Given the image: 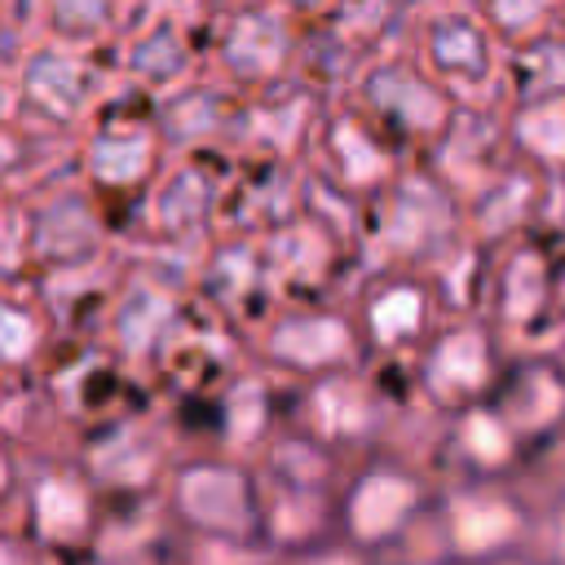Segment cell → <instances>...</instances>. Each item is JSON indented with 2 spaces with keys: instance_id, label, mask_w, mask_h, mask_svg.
<instances>
[{
  "instance_id": "52a82bcc",
  "label": "cell",
  "mask_w": 565,
  "mask_h": 565,
  "mask_svg": "<svg viewBox=\"0 0 565 565\" xmlns=\"http://www.w3.org/2000/svg\"><path fill=\"white\" fill-rule=\"evenodd\" d=\"M437 552L459 565H486L494 556L534 547L539 503L516 481H450L433 503Z\"/></svg>"
},
{
  "instance_id": "ffe728a7",
  "label": "cell",
  "mask_w": 565,
  "mask_h": 565,
  "mask_svg": "<svg viewBox=\"0 0 565 565\" xmlns=\"http://www.w3.org/2000/svg\"><path fill=\"white\" fill-rule=\"evenodd\" d=\"M388 556H375V552H366V547H353V543H344L340 534L335 539H322V543H313V547H300V552H287V556H278V565H384Z\"/></svg>"
},
{
  "instance_id": "5bb4252c",
  "label": "cell",
  "mask_w": 565,
  "mask_h": 565,
  "mask_svg": "<svg viewBox=\"0 0 565 565\" xmlns=\"http://www.w3.org/2000/svg\"><path fill=\"white\" fill-rule=\"evenodd\" d=\"M490 402L539 455L565 437V353L552 344H516L503 358Z\"/></svg>"
},
{
  "instance_id": "4316f807",
  "label": "cell",
  "mask_w": 565,
  "mask_h": 565,
  "mask_svg": "<svg viewBox=\"0 0 565 565\" xmlns=\"http://www.w3.org/2000/svg\"><path fill=\"white\" fill-rule=\"evenodd\" d=\"M561 450H565V437H561Z\"/></svg>"
},
{
  "instance_id": "7a4b0ae2",
  "label": "cell",
  "mask_w": 565,
  "mask_h": 565,
  "mask_svg": "<svg viewBox=\"0 0 565 565\" xmlns=\"http://www.w3.org/2000/svg\"><path fill=\"white\" fill-rule=\"evenodd\" d=\"M468 207L463 194L428 163H402L388 190L366 207L362 238L375 247L380 260L437 269L450 252L468 238Z\"/></svg>"
},
{
  "instance_id": "8fae6325",
  "label": "cell",
  "mask_w": 565,
  "mask_h": 565,
  "mask_svg": "<svg viewBox=\"0 0 565 565\" xmlns=\"http://www.w3.org/2000/svg\"><path fill=\"white\" fill-rule=\"evenodd\" d=\"M177 512L207 543L265 547V481L243 455L190 459L177 472Z\"/></svg>"
},
{
  "instance_id": "d4e9b609",
  "label": "cell",
  "mask_w": 565,
  "mask_h": 565,
  "mask_svg": "<svg viewBox=\"0 0 565 565\" xmlns=\"http://www.w3.org/2000/svg\"><path fill=\"white\" fill-rule=\"evenodd\" d=\"M561 190H565V177H561ZM556 225H561V234H565V194H561V216H556Z\"/></svg>"
},
{
  "instance_id": "3957f363",
  "label": "cell",
  "mask_w": 565,
  "mask_h": 565,
  "mask_svg": "<svg viewBox=\"0 0 565 565\" xmlns=\"http://www.w3.org/2000/svg\"><path fill=\"white\" fill-rule=\"evenodd\" d=\"M402 163L406 159L397 141L349 93L327 97L313 124L309 150H305V172L322 194L344 199L366 212L388 190V181L402 172Z\"/></svg>"
},
{
  "instance_id": "9c48e42d",
  "label": "cell",
  "mask_w": 565,
  "mask_h": 565,
  "mask_svg": "<svg viewBox=\"0 0 565 565\" xmlns=\"http://www.w3.org/2000/svg\"><path fill=\"white\" fill-rule=\"evenodd\" d=\"M415 62L463 102H494L503 79V44L468 0L428 4L406 26Z\"/></svg>"
},
{
  "instance_id": "6da1fadb",
  "label": "cell",
  "mask_w": 565,
  "mask_h": 565,
  "mask_svg": "<svg viewBox=\"0 0 565 565\" xmlns=\"http://www.w3.org/2000/svg\"><path fill=\"white\" fill-rule=\"evenodd\" d=\"M433 477L411 455L384 441L344 463V477L335 486V534L353 547L388 556L433 516Z\"/></svg>"
},
{
  "instance_id": "ac0fdd59",
  "label": "cell",
  "mask_w": 565,
  "mask_h": 565,
  "mask_svg": "<svg viewBox=\"0 0 565 565\" xmlns=\"http://www.w3.org/2000/svg\"><path fill=\"white\" fill-rule=\"evenodd\" d=\"M503 106L534 97H565V26H552L525 44L503 49Z\"/></svg>"
},
{
  "instance_id": "484cf974",
  "label": "cell",
  "mask_w": 565,
  "mask_h": 565,
  "mask_svg": "<svg viewBox=\"0 0 565 565\" xmlns=\"http://www.w3.org/2000/svg\"><path fill=\"white\" fill-rule=\"evenodd\" d=\"M561 26H565V0H561Z\"/></svg>"
},
{
  "instance_id": "9a60e30c",
  "label": "cell",
  "mask_w": 565,
  "mask_h": 565,
  "mask_svg": "<svg viewBox=\"0 0 565 565\" xmlns=\"http://www.w3.org/2000/svg\"><path fill=\"white\" fill-rule=\"evenodd\" d=\"M441 459L450 481H516L530 468L534 450L486 397L455 415H441Z\"/></svg>"
},
{
  "instance_id": "d6986e66",
  "label": "cell",
  "mask_w": 565,
  "mask_h": 565,
  "mask_svg": "<svg viewBox=\"0 0 565 565\" xmlns=\"http://www.w3.org/2000/svg\"><path fill=\"white\" fill-rule=\"evenodd\" d=\"M503 49L561 26V0H468Z\"/></svg>"
},
{
  "instance_id": "e0dca14e",
  "label": "cell",
  "mask_w": 565,
  "mask_h": 565,
  "mask_svg": "<svg viewBox=\"0 0 565 565\" xmlns=\"http://www.w3.org/2000/svg\"><path fill=\"white\" fill-rule=\"evenodd\" d=\"M503 132L512 159L565 177V97H534L503 106Z\"/></svg>"
},
{
  "instance_id": "603a6c76",
  "label": "cell",
  "mask_w": 565,
  "mask_h": 565,
  "mask_svg": "<svg viewBox=\"0 0 565 565\" xmlns=\"http://www.w3.org/2000/svg\"><path fill=\"white\" fill-rule=\"evenodd\" d=\"M486 565H552L543 552H534V547H521V552H508V556H494V561H486Z\"/></svg>"
},
{
  "instance_id": "4fadbf2b",
  "label": "cell",
  "mask_w": 565,
  "mask_h": 565,
  "mask_svg": "<svg viewBox=\"0 0 565 565\" xmlns=\"http://www.w3.org/2000/svg\"><path fill=\"white\" fill-rule=\"evenodd\" d=\"M305 22H296L278 0H247L225 13L216 35V62L225 79L247 97L300 71Z\"/></svg>"
},
{
  "instance_id": "2e32d148",
  "label": "cell",
  "mask_w": 565,
  "mask_h": 565,
  "mask_svg": "<svg viewBox=\"0 0 565 565\" xmlns=\"http://www.w3.org/2000/svg\"><path fill=\"white\" fill-rule=\"evenodd\" d=\"M322 539H335V490L265 481V547L274 556H287Z\"/></svg>"
},
{
  "instance_id": "ba28073f",
  "label": "cell",
  "mask_w": 565,
  "mask_h": 565,
  "mask_svg": "<svg viewBox=\"0 0 565 565\" xmlns=\"http://www.w3.org/2000/svg\"><path fill=\"white\" fill-rule=\"evenodd\" d=\"M503 358H508V340L481 309L446 313L433 327V335L415 349L411 380H415L419 402L433 415H455L494 393Z\"/></svg>"
},
{
  "instance_id": "8992f818",
  "label": "cell",
  "mask_w": 565,
  "mask_h": 565,
  "mask_svg": "<svg viewBox=\"0 0 565 565\" xmlns=\"http://www.w3.org/2000/svg\"><path fill=\"white\" fill-rule=\"evenodd\" d=\"M349 97L397 141L402 154L406 150L428 154L441 141V132L455 124V115L463 110V97L437 84L406 44L371 57L349 84Z\"/></svg>"
},
{
  "instance_id": "30bf717a",
  "label": "cell",
  "mask_w": 565,
  "mask_h": 565,
  "mask_svg": "<svg viewBox=\"0 0 565 565\" xmlns=\"http://www.w3.org/2000/svg\"><path fill=\"white\" fill-rule=\"evenodd\" d=\"M366 358H415V349L446 318L441 291L428 269L375 260L349 296Z\"/></svg>"
},
{
  "instance_id": "cb8c5ba5",
  "label": "cell",
  "mask_w": 565,
  "mask_h": 565,
  "mask_svg": "<svg viewBox=\"0 0 565 565\" xmlns=\"http://www.w3.org/2000/svg\"><path fill=\"white\" fill-rule=\"evenodd\" d=\"M384 565H459V561H450L446 552H419V556H393V561H384Z\"/></svg>"
},
{
  "instance_id": "277c9868",
  "label": "cell",
  "mask_w": 565,
  "mask_h": 565,
  "mask_svg": "<svg viewBox=\"0 0 565 565\" xmlns=\"http://www.w3.org/2000/svg\"><path fill=\"white\" fill-rule=\"evenodd\" d=\"M256 353L265 371L287 384H309L335 371L366 366L353 309L340 296L278 300L256 327Z\"/></svg>"
},
{
  "instance_id": "7402d4cb",
  "label": "cell",
  "mask_w": 565,
  "mask_h": 565,
  "mask_svg": "<svg viewBox=\"0 0 565 565\" xmlns=\"http://www.w3.org/2000/svg\"><path fill=\"white\" fill-rule=\"evenodd\" d=\"M278 4H282V9H287L296 22H305V26H309V22L327 18V13H335L344 0H278Z\"/></svg>"
},
{
  "instance_id": "5b68a950",
  "label": "cell",
  "mask_w": 565,
  "mask_h": 565,
  "mask_svg": "<svg viewBox=\"0 0 565 565\" xmlns=\"http://www.w3.org/2000/svg\"><path fill=\"white\" fill-rule=\"evenodd\" d=\"M481 313L499 335L516 344H543L561 335V243L552 230H525L494 243V265L486 282Z\"/></svg>"
},
{
  "instance_id": "44dd1931",
  "label": "cell",
  "mask_w": 565,
  "mask_h": 565,
  "mask_svg": "<svg viewBox=\"0 0 565 565\" xmlns=\"http://www.w3.org/2000/svg\"><path fill=\"white\" fill-rule=\"evenodd\" d=\"M534 552H543L552 565H565V494H552L547 503H539Z\"/></svg>"
},
{
  "instance_id": "7c38bea8",
  "label": "cell",
  "mask_w": 565,
  "mask_h": 565,
  "mask_svg": "<svg viewBox=\"0 0 565 565\" xmlns=\"http://www.w3.org/2000/svg\"><path fill=\"white\" fill-rule=\"evenodd\" d=\"M291 424L349 459L371 446H384L388 424H393V402L362 366H353V371L296 384Z\"/></svg>"
}]
</instances>
